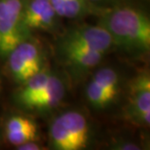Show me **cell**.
<instances>
[{"label":"cell","instance_id":"ba28073f","mask_svg":"<svg viewBox=\"0 0 150 150\" xmlns=\"http://www.w3.org/2000/svg\"><path fill=\"white\" fill-rule=\"evenodd\" d=\"M62 20L50 0H25L23 23L29 35L44 32L58 36L64 30Z\"/></svg>","mask_w":150,"mask_h":150},{"label":"cell","instance_id":"2e32d148","mask_svg":"<svg viewBox=\"0 0 150 150\" xmlns=\"http://www.w3.org/2000/svg\"><path fill=\"white\" fill-rule=\"evenodd\" d=\"M2 140H3V134H2V127H1V124H0V145L2 143Z\"/></svg>","mask_w":150,"mask_h":150},{"label":"cell","instance_id":"4fadbf2b","mask_svg":"<svg viewBox=\"0 0 150 150\" xmlns=\"http://www.w3.org/2000/svg\"><path fill=\"white\" fill-rule=\"evenodd\" d=\"M142 144L137 142L134 139H129L127 137H113L108 144L109 149L115 150H140Z\"/></svg>","mask_w":150,"mask_h":150},{"label":"cell","instance_id":"30bf717a","mask_svg":"<svg viewBox=\"0 0 150 150\" xmlns=\"http://www.w3.org/2000/svg\"><path fill=\"white\" fill-rule=\"evenodd\" d=\"M3 139L15 148L23 143L39 139V127L36 121L23 114H10L1 125Z\"/></svg>","mask_w":150,"mask_h":150},{"label":"cell","instance_id":"6da1fadb","mask_svg":"<svg viewBox=\"0 0 150 150\" xmlns=\"http://www.w3.org/2000/svg\"><path fill=\"white\" fill-rule=\"evenodd\" d=\"M100 23L112 38L114 48L132 58L150 52V19L143 9L125 1L98 15Z\"/></svg>","mask_w":150,"mask_h":150},{"label":"cell","instance_id":"52a82bcc","mask_svg":"<svg viewBox=\"0 0 150 150\" xmlns=\"http://www.w3.org/2000/svg\"><path fill=\"white\" fill-rule=\"evenodd\" d=\"M126 117L139 127L150 125V74L142 70L126 83Z\"/></svg>","mask_w":150,"mask_h":150},{"label":"cell","instance_id":"7a4b0ae2","mask_svg":"<svg viewBox=\"0 0 150 150\" xmlns=\"http://www.w3.org/2000/svg\"><path fill=\"white\" fill-rule=\"evenodd\" d=\"M95 139L94 125L81 110H64L50 122L48 130L50 149L84 150L91 147Z\"/></svg>","mask_w":150,"mask_h":150},{"label":"cell","instance_id":"5bb4252c","mask_svg":"<svg viewBox=\"0 0 150 150\" xmlns=\"http://www.w3.org/2000/svg\"><path fill=\"white\" fill-rule=\"evenodd\" d=\"M89 3L93 6V8L98 11V15H100L103 11L114 7V6L124 2L125 0H88Z\"/></svg>","mask_w":150,"mask_h":150},{"label":"cell","instance_id":"9a60e30c","mask_svg":"<svg viewBox=\"0 0 150 150\" xmlns=\"http://www.w3.org/2000/svg\"><path fill=\"white\" fill-rule=\"evenodd\" d=\"M16 149L18 150H43V149H46V147L39 142V139H37V140L28 142L22 145L17 146Z\"/></svg>","mask_w":150,"mask_h":150},{"label":"cell","instance_id":"8992f818","mask_svg":"<svg viewBox=\"0 0 150 150\" xmlns=\"http://www.w3.org/2000/svg\"><path fill=\"white\" fill-rule=\"evenodd\" d=\"M25 0H0V59L29 35L23 23Z\"/></svg>","mask_w":150,"mask_h":150},{"label":"cell","instance_id":"5b68a950","mask_svg":"<svg viewBox=\"0 0 150 150\" xmlns=\"http://www.w3.org/2000/svg\"><path fill=\"white\" fill-rule=\"evenodd\" d=\"M55 48L89 49L107 55L114 49L111 36L100 25H74L58 35Z\"/></svg>","mask_w":150,"mask_h":150},{"label":"cell","instance_id":"7c38bea8","mask_svg":"<svg viewBox=\"0 0 150 150\" xmlns=\"http://www.w3.org/2000/svg\"><path fill=\"white\" fill-rule=\"evenodd\" d=\"M56 13L62 19L81 20L89 15H98L88 0H50Z\"/></svg>","mask_w":150,"mask_h":150},{"label":"cell","instance_id":"3957f363","mask_svg":"<svg viewBox=\"0 0 150 150\" xmlns=\"http://www.w3.org/2000/svg\"><path fill=\"white\" fill-rule=\"evenodd\" d=\"M125 76L116 65H100L90 74L84 90L86 103L96 111H104L115 104L125 89Z\"/></svg>","mask_w":150,"mask_h":150},{"label":"cell","instance_id":"e0dca14e","mask_svg":"<svg viewBox=\"0 0 150 150\" xmlns=\"http://www.w3.org/2000/svg\"><path fill=\"white\" fill-rule=\"evenodd\" d=\"M2 89H3V81H2L1 74H0V95H1V93H2Z\"/></svg>","mask_w":150,"mask_h":150},{"label":"cell","instance_id":"8fae6325","mask_svg":"<svg viewBox=\"0 0 150 150\" xmlns=\"http://www.w3.org/2000/svg\"><path fill=\"white\" fill-rule=\"evenodd\" d=\"M67 93V80L58 71H54L46 89L36 98H34L23 111L39 114L52 112L64 100Z\"/></svg>","mask_w":150,"mask_h":150},{"label":"cell","instance_id":"277c9868","mask_svg":"<svg viewBox=\"0 0 150 150\" xmlns=\"http://www.w3.org/2000/svg\"><path fill=\"white\" fill-rule=\"evenodd\" d=\"M4 61L9 76L18 85L49 67L46 51L33 35L15 46Z\"/></svg>","mask_w":150,"mask_h":150},{"label":"cell","instance_id":"9c48e42d","mask_svg":"<svg viewBox=\"0 0 150 150\" xmlns=\"http://www.w3.org/2000/svg\"><path fill=\"white\" fill-rule=\"evenodd\" d=\"M55 53L59 64L74 81L89 76L105 57L98 51L78 48H55Z\"/></svg>","mask_w":150,"mask_h":150}]
</instances>
